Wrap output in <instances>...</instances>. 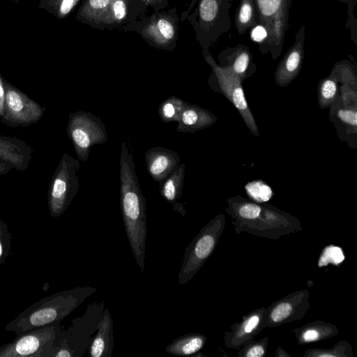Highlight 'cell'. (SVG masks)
Instances as JSON below:
<instances>
[{
    "mask_svg": "<svg viewBox=\"0 0 357 357\" xmlns=\"http://www.w3.org/2000/svg\"><path fill=\"white\" fill-rule=\"evenodd\" d=\"M121 210L126 235L136 259L143 272L147 236L146 199L142 195L135 172L133 155L125 142L120 153Z\"/></svg>",
    "mask_w": 357,
    "mask_h": 357,
    "instance_id": "1",
    "label": "cell"
},
{
    "mask_svg": "<svg viewBox=\"0 0 357 357\" xmlns=\"http://www.w3.org/2000/svg\"><path fill=\"white\" fill-rule=\"evenodd\" d=\"M96 291L87 286L49 295L26 307L8 322L5 329L19 335L38 327L59 323Z\"/></svg>",
    "mask_w": 357,
    "mask_h": 357,
    "instance_id": "2",
    "label": "cell"
},
{
    "mask_svg": "<svg viewBox=\"0 0 357 357\" xmlns=\"http://www.w3.org/2000/svg\"><path fill=\"white\" fill-rule=\"evenodd\" d=\"M235 0H198L187 17L195 33L204 58L209 49L231 26L229 10Z\"/></svg>",
    "mask_w": 357,
    "mask_h": 357,
    "instance_id": "3",
    "label": "cell"
},
{
    "mask_svg": "<svg viewBox=\"0 0 357 357\" xmlns=\"http://www.w3.org/2000/svg\"><path fill=\"white\" fill-rule=\"evenodd\" d=\"M179 21L177 8L174 6L168 10L154 11L120 30L137 33L154 48L173 51L177 45Z\"/></svg>",
    "mask_w": 357,
    "mask_h": 357,
    "instance_id": "4",
    "label": "cell"
},
{
    "mask_svg": "<svg viewBox=\"0 0 357 357\" xmlns=\"http://www.w3.org/2000/svg\"><path fill=\"white\" fill-rule=\"evenodd\" d=\"M257 24L268 33L266 42L259 47L261 53L269 52L273 59L281 54L287 31L289 27V10L292 0H254Z\"/></svg>",
    "mask_w": 357,
    "mask_h": 357,
    "instance_id": "5",
    "label": "cell"
},
{
    "mask_svg": "<svg viewBox=\"0 0 357 357\" xmlns=\"http://www.w3.org/2000/svg\"><path fill=\"white\" fill-rule=\"evenodd\" d=\"M225 217L220 215L203 227L186 247L178 280L184 284L190 280L213 253L224 229Z\"/></svg>",
    "mask_w": 357,
    "mask_h": 357,
    "instance_id": "6",
    "label": "cell"
},
{
    "mask_svg": "<svg viewBox=\"0 0 357 357\" xmlns=\"http://www.w3.org/2000/svg\"><path fill=\"white\" fill-rule=\"evenodd\" d=\"M79 160L64 153L50 180L47 204L50 215L58 218L67 209L79 189Z\"/></svg>",
    "mask_w": 357,
    "mask_h": 357,
    "instance_id": "7",
    "label": "cell"
},
{
    "mask_svg": "<svg viewBox=\"0 0 357 357\" xmlns=\"http://www.w3.org/2000/svg\"><path fill=\"white\" fill-rule=\"evenodd\" d=\"M66 133L81 161L88 160L93 146L107 140L106 128L100 118L82 110L69 114Z\"/></svg>",
    "mask_w": 357,
    "mask_h": 357,
    "instance_id": "8",
    "label": "cell"
},
{
    "mask_svg": "<svg viewBox=\"0 0 357 357\" xmlns=\"http://www.w3.org/2000/svg\"><path fill=\"white\" fill-rule=\"evenodd\" d=\"M59 323L32 329L0 346V357H50L58 335Z\"/></svg>",
    "mask_w": 357,
    "mask_h": 357,
    "instance_id": "9",
    "label": "cell"
},
{
    "mask_svg": "<svg viewBox=\"0 0 357 357\" xmlns=\"http://www.w3.org/2000/svg\"><path fill=\"white\" fill-rule=\"evenodd\" d=\"M4 112L0 121L12 128L26 127L36 123L44 115L45 107L3 79Z\"/></svg>",
    "mask_w": 357,
    "mask_h": 357,
    "instance_id": "10",
    "label": "cell"
},
{
    "mask_svg": "<svg viewBox=\"0 0 357 357\" xmlns=\"http://www.w3.org/2000/svg\"><path fill=\"white\" fill-rule=\"evenodd\" d=\"M204 59L211 67L224 95L238 109L250 130L258 136V128L248 107L240 78L230 70L220 66L211 54L205 56Z\"/></svg>",
    "mask_w": 357,
    "mask_h": 357,
    "instance_id": "11",
    "label": "cell"
},
{
    "mask_svg": "<svg viewBox=\"0 0 357 357\" xmlns=\"http://www.w3.org/2000/svg\"><path fill=\"white\" fill-rule=\"evenodd\" d=\"M305 38V27L301 25L296 34L294 44L284 55L275 70V79L278 85H288L299 73L304 58Z\"/></svg>",
    "mask_w": 357,
    "mask_h": 357,
    "instance_id": "12",
    "label": "cell"
},
{
    "mask_svg": "<svg viewBox=\"0 0 357 357\" xmlns=\"http://www.w3.org/2000/svg\"><path fill=\"white\" fill-rule=\"evenodd\" d=\"M149 174L156 181H161L178 167L181 158L177 152L162 146L148 149L144 154Z\"/></svg>",
    "mask_w": 357,
    "mask_h": 357,
    "instance_id": "13",
    "label": "cell"
},
{
    "mask_svg": "<svg viewBox=\"0 0 357 357\" xmlns=\"http://www.w3.org/2000/svg\"><path fill=\"white\" fill-rule=\"evenodd\" d=\"M149 7L141 0H111L107 30H120L147 15Z\"/></svg>",
    "mask_w": 357,
    "mask_h": 357,
    "instance_id": "14",
    "label": "cell"
},
{
    "mask_svg": "<svg viewBox=\"0 0 357 357\" xmlns=\"http://www.w3.org/2000/svg\"><path fill=\"white\" fill-rule=\"evenodd\" d=\"M218 60L220 66L230 70L241 81L255 70L252 54L245 45L227 47L220 53Z\"/></svg>",
    "mask_w": 357,
    "mask_h": 357,
    "instance_id": "15",
    "label": "cell"
},
{
    "mask_svg": "<svg viewBox=\"0 0 357 357\" xmlns=\"http://www.w3.org/2000/svg\"><path fill=\"white\" fill-rule=\"evenodd\" d=\"M264 316L265 308L250 312L231 332L226 333L227 347L238 349L250 342L265 326Z\"/></svg>",
    "mask_w": 357,
    "mask_h": 357,
    "instance_id": "16",
    "label": "cell"
},
{
    "mask_svg": "<svg viewBox=\"0 0 357 357\" xmlns=\"http://www.w3.org/2000/svg\"><path fill=\"white\" fill-rule=\"evenodd\" d=\"M33 152L25 141L0 133V159L12 164L17 171L24 172L29 167Z\"/></svg>",
    "mask_w": 357,
    "mask_h": 357,
    "instance_id": "17",
    "label": "cell"
},
{
    "mask_svg": "<svg viewBox=\"0 0 357 357\" xmlns=\"http://www.w3.org/2000/svg\"><path fill=\"white\" fill-rule=\"evenodd\" d=\"M111 0H82L77 10V21L89 26L107 30Z\"/></svg>",
    "mask_w": 357,
    "mask_h": 357,
    "instance_id": "18",
    "label": "cell"
},
{
    "mask_svg": "<svg viewBox=\"0 0 357 357\" xmlns=\"http://www.w3.org/2000/svg\"><path fill=\"white\" fill-rule=\"evenodd\" d=\"M215 116L208 110L185 102L176 128L179 132L194 133L211 126Z\"/></svg>",
    "mask_w": 357,
    "mask_h": 357,
    "instance_id": "19",
    "label": "cell"
},
{
    "mask_svg": "<svg viewBox=\"0 0 357 357\" xmlns=\"http://www.w3.org/2000/svg\"><path fill=\"white\" fill-rule=\"evenodd\" d=\"M299 294H293L286 298L276 302L268 312L265 311L264 323L270 326L281 324L298 318L296 313L301 314V303L296 306V304L307 298L308 296L303 294L298 301H296ZM299 319V318H298Z\"/></svg>",
    "mask_w": 357,
    "mask_h": 357,
    "instance_id": "20",
    "label": "cell"
},
{
    "mask_svg": "<svg viewBox=\"0 0 357 357\" xmlns=\"http://www.w3.org/2000/svg\"><path fill=\"white\" fill-rule=\"evenodd\" d=\"M114 347L113 322L108 310L98 325V333L90 345L89 354L91 357H109Z\"/></svg>",
    "mask_w": 357,
    "mask_h": 357,
    "instance_id": "21",
    "label": "cell"
},
{
    "mask_svg": "<svg viewBox=\"0 0 357 357\" xmlns=\"http://www.w3.org/2000/svg\"><path fill=\"white\" fill-rule=\"evenodd\" d=\"M185 170V163H180L174 172L159 182L161 196L174 206L182 195Z\"/></svg>",
    "mask_w": 357,
    "mask_h": 357,
    "instance_id": "22",
    "label": "cell"
},
{
    "mask_svg": "<svg viewBox=\"0 0 357 357\" xmlns=\"http://www.w3.org/2000/svg\"><path fill=\"white\" fill-rule=\"evenodd\" d=\"M206 337L199 333H188L173 340L166 351L174 356H190L199 351L206 342Z\"/></svg>",
    "mask_w": 357,
    "mask_h": 357,
    "instance_id": "23",
    "label": "cell"
},
{
    "mask_svg": "<svg viewBox=\"0 0 357 357\" xmlns=\"http://www.w3.org/2000/svg\"><path fill=\"white\" fill-rule=\"evenodd\" d=\"M257 24V10L254 0H240L234 17V25L239 35Z\"/></svg>",
    "mask_w": 357,
    "mask_h": 357,
    "instance_id": "24",
    "label": "cell"
},
{
    "mask_svg": "<svg viewBox=\"0 0 357 357\" xmlns=\"http://www.w3.org/2000/svg\"><path fill=\"white\" fill-rule=\"evenodd\" d=\"M336 328L326 323L310 324L298 330V342L309 343L334 335Z\"/></svg>",
    "mask_w": 357,
    "mask_h": 357,
    "instance_id": "25",
    "label": "cell"
},
{
    "mask_svg": "<svg viewBox=\"0 0 357 357\" xmlns=\"http://www.w3.org/2000/svg\"><path fill=\"white\" fill-rule=\"evenodd\" d=\"M82 0H40L38 7L58 20L66 18Z\"/></svg>",
    "mask_w": 357,
    "mask_h": 357,
    "instance_id": "26",
    "label": "cell"
},
{
    "mask_svg": "<svg viewBox=\"0 0 357 357\" xmlns=\"http://www.w3.org/2000/svg\"><path fill=\"white\" fill-rule=\"evenodd\" d=\"M185 102L172 96L163 100L158 107V115L165 123L178 121Z\"/></svg>",
    "mask_w": 357,
    "mask_h": 357,
    "instance_id": "27",
    "label": "cell"
},
{
    "mask_svg": "<svg viewBox=\"0 0 357 357\" xmlns=\"http://www.w3.org/2000/svg\"><path fill=\"white\" fill-rule=\"evenodd\" d=\"M245 190L252 199L259 203L269 201L273 195L271 188L263 181L249 182L245 185Z\"/></svg>",
    "mask_w": 357,
    "mask_h": 357,
    "instance_id": "28",
    "label": "cell"
},
{
    "mask_svg": "<svg viewBox=\"0 0 357 357\" xmlns=\"http://www.w3.org/2000/svg\"><path fill=\"white\" fill-rule=\"evenodd\" d=\"M319 102L322 108L328 107L336 98L337 85L334 79L328 77L322 79L319 85Z\"/></svg>",
    "mask_w": 357,
    "mask_h": 357,
    "instance_id": "29",
    "label": "cell"
},
{
    "mask_svg": "<svg viewBox=\"0 0 357 357\" xmlns=\"http://www.w3.org/2000/svg\"><path fill=\"white\" fill-rule=\"evenodd\" d=\"M345 259V255L342 249L337 245H330L325 247L317 261L319 268L326 266L328 264L338 266Z\"/></svg>",
    "mask_w": 357,
    "mask_h": 357,
    "instance_id": "30",
    "label": "cell"
},
{
    "mask_svg": "<svg viewBox=\"0 0 357 357\" xmlns=\"http://www.w3.org/2000/svg\"><path fill=\"white\" fill-rule=\"evenodd\" d=\"M262 212V208L254 203L243 202L236 210V216L241 222L247 223L257 219Z\"/></svg>",
    "mask_w": 357,
    "mask_h": 357,
    "instance_id": "31",
    "label": "cell"
},
{
    "mask_svg": "<svg viewBox=\"0 0 357 357\" xmlns=\"http://www.w3.org/2000/svg\"><path fill=\"white\" fill-rule=\"evenodd\" d=\"M12 235L7 224L0 218V266L10 254Z\"/></svg>",
    "mask_w": 357,
    "mask_h": 357,
    "instance_id": "32",
    "label": "cell"
},
{
    "mask_svg": "<svg viewBox=\"0 0 357 357\" xmlns=\"http://www.w3.org/2000/svg\"><path fill=\"white\" fill-rule=\"evenodd\" d=\"M267 340H261L258 342H248L245 343L244 350L241 356L246 357H262L266 353Z\"/></svg>",
    "mask_w": 357,
    "mask_h": 357,
    "instance_id": "33",
    "label": "cell"
},
{
    "mask_svg": "<svg viewBox=\"0 0 357 357\" xmlns=\"http://www.w3.org/2000/svg\"><path fill=\"white\" fill-rule=\"evenodd\" d=\"M357 3V0H349L347 5V20L346 27L350 29L351 33V40L354 45H357V36H356V28H357V20L354 15V8Z\"/></svg>",
    "mask_w": 357,
    "mask_h": 357,
    "instance_id": "34",
    "label": "cell"
},
{
    "mask_svg": "<svg viewBox=\"0 0 357 357\" xmlns=\"http://www.w3.org/2000/svg\"><path fill=\"white\" fill-rule=\"evenodd\" d=\"M338 119L344 123L353 126H357V112L356 109H340L337 112Z\"/></svg>",
    "mask_w": 357,
    "mask_h": 357,
    "instance_id": "35",
    "label": "cell"
},
{
    "mask_svg": "<svg viewBox=\"0 0 357 357\" xmlns=\"http://www.w3.org/2000/svg\"><path fill=\"white\" fill-rule=\"evenodd\" d=\"M267 36L268 33L266 29L259 24L251 29L250 38L258 43L259 47L266 42Z\"/></svg>",
    "mask_w": 357,
    "mask_h": 357,
    "instance_id": "36",
    "label": "cell"
},
{
    "mask_svg": "<svg viewBox=\"0 0 357 357\" xmlns=\"http://www.w3.org/2000/svg\"><path fill=\"white\" fill-rule=\"evenodd\" d=\"M340 346L336 345L335 348L331 349L330 351H321V350H312V351H307V356H344L342 354L339 353Z\"/></svg>",
    "mask_w": 357,
    "mask_h": 357,
    "instance_id": "37",
    "label": "cell"
},
{
    "mask_svg": "<svg viewBox=\"0 0 357 357\" xmlns=\"http://www.w3.org/2000/svg\"><path fill=\"white\" fill-rule=\"evenodd\" d=\"M146 6L151 7L153 11L165 10L168 6V0H141Z\"/></svg>",
    "mask_w": 357,
    "mask_h": 357,
    "instance_id": "38",
    "label": "cell"
},
{
    "mask_svg": "<svg viewBox=\"0 0 357 357\" xmlns=\"http://www.w3.org/2000/svg\"><path fill=\"white\" fill-rule=\"evenodd\" d=\"M3 77L0 73V119L3 115L4 112V102H5V86L3 84Z\"/></svg>",
    "mask_w": 357,
    "mask_h": 357,
    "instance_id": "39",
    "label": "cell"
},
{
    "mask_svg": "<svg viewBox=\"0 0 357 357\" xmlns=\"http://www.w3.org/2000/svg\"><path fill=\"white\" fill-rule=\"evenodd\" d=\"M197 1L198 0H190V3L188 4L187 9L181 13V15L180 17L181 22H184L187 19L189 14L194 9Z\"/></svg>",
    "mask_w": 357,
    "mask_h": 357,
    "instance_id": "40",
    "label": "cell"
},
{
    "mask_svg": "<svg viewBox=\"0 0 357 357\" xmlns=\"http://www.w3.org/2000/svg\"><path fill=\"white\" fill-rule=\"evenodd\" d=\"M14 167L12 164L6 160L0 159V176L7 174Z\"/></svg>",
    "mask_w": 357,
    "mask_h": 357,
    "instance_id": "41",
    "label": "cell"
},
{
    "mask_svg": "<svg viewBox=\"0 0 357 357\" xmlns=\"http://www.w3.org/2000/svg\"><path fill=\"white\" fill-rule=\"evenodd\" d=\"M338 1L340 2L344 3H346V4H347L348 1H349V0H338Z\"/></svg>",
    "mask_w": 357,
    "mask_h": 357,
    "instance_id": "42",
    "label": "cell"
},
{
    "mask_svg": "<svg viewBox=\"0 0 357 357\" xmlns=\"http://www.w3.org/2000/svg\"><path fill=\"white\" fill-rule=\"evenodd\" d=\"M8 1H13V2H20L21 1H23V0H8Z\"/></svg>",
    "mask_w": 357,
    "mask_h": 357,
    "instance_id": "43",
    "label": "cell"
}]
</instances>
